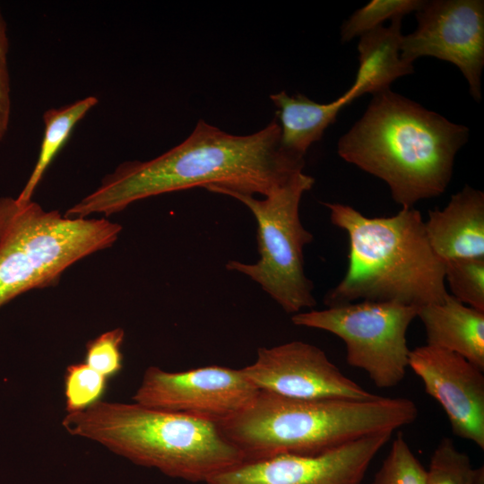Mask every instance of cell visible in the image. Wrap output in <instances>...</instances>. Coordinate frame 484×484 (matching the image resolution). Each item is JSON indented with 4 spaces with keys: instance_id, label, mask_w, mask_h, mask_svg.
I'll use <instances>...</instances> for the list:
<instances>
[{
    "instance_id": "obj_1",
    "label": "cell",
    "mask_w": 484,
    "mask_h": 484,
    "mask_svg": "<svg viewBox=\"0 0 484 484\" xmlns=\"http://www.w3.org/2000/svg\"><path fill=\"white\" fill-rule=\"evenodd\" d=\"M304 166L303 157L282 148L275 117L246 135L229 134L201 119L186 139L161 155L118 165L65 216H108L137 201L194 187L266 196L303 172Z\"/></svg>"
},
{
    "instance_id": "obj_2",
    "label": "cell",
    "mask_w": 484,
    "mask_h": 484,
    "mask_svg": "<svg viewBox=\"0 0 484 484\" xmlns=\"http://www.w3.org/2000/svg\"><path fill=\"white\" fill-rule=\"evenodd\" d=\"M467 126L390 89L373 95L362 117L338 141L345 161L387 184L402 207L442 194Z\"/></svg>"
},
{
    "instance_id": "obj_3",
    "label": "cell",
    "mask_w": 484,
    "mask_h": 484,
    "mask_svg": "<svg viewBox=\"0 0 484 484\" xmlns=\"http://www.w3.org/2000/svg\"><path fill=\"white\" fill-rule=\"evenodd\" d=\"M418 414L408 398L304 400L259 391L245 409L217 425L250 462L323 454L366 436L394 432Z\"/></svg>"
},
{
    "instance_id": "obj_4",
    "label": "cell",
    "mask_w": 484,
    "mask_h": 484,
    "mask_svg": "<svg viewBox=\"0 0 484 484\" xmlns=\"http://www.w3.org/2000/svg\"><path fill=\"white\" fill-rule=\"evenodd\" d=\"M324 204L350 245L347 272L325 295L328 307L359 299L419 307L444 299L445 262L429 245L419 211L402 207L391 217L368 218L346 204Z\"/></svg>"
},
{
    "instance_id": "obj_5",
    "label": "cell",
    "mask_w": 484,
    "mask_h": 484,
    "mask_svg": "<svg viewBox=\"0 0 484 484\" xmlns=\"http://www.w3.org/2000/svg\"><path fill=\"white\" fill-rule=\"evenodd\" d=\"M63 427L114 454L167 476L206 483L244 462L217 423L136 402L99 401L67 413Z\"/></svg>"
},
{
    "instance_id": "obj_6",
    "label": "cell",
    "mask_w": 484,
    "mask_h": 484,
    "mask_svg": "<svg viewBox=\"0 0 484 484\" xmlns=\"http://www.w3.org/2000/svg\"><path fill=\"white\" fill-rule=\"evenodd\" d=\"M121 229L105 219L68 218L32 200L1 197L0 307L56 283L72 264L111 246Z\"/></svg>"
},
{
    "instance_id": "obj_7",
    "label": "cell",
    "mask_w": 484,
    "mask_h": 484,
    "mask_svg": "<svg viewBox=\"0 0 484 484\" xmlns=\"http://www.w3.org/2000/svg\"><path fill=\"white\" fill-rule=\"evenodd\" d=\"M315 184L311 176L300 172L264 199L231 193L227 195L244 203L257 225L260 259L255 264L229 261V271L242 273L258 283L288 314L313 308V282L304 272L303 248L313 235L301 223L300 201Z\"/></svg>"
},
{
    "instance_id": "obj_8",
    "label": "cell",
    "mask_w": 484,
    "mask_h": 484,
    "mask_svg": "<svg viewBox=\"0 0 484 484\" xmlns=\"http://www.w3.org/2000/svg\"><path fill=\"white\" fill-rule=\"evenodd\" d=\"M419 307L397 302L360 301L292 315L295 325L324 330L343 341L346 360L364 370L378 388L404 378L410 350L406 333Z\"/></svg>"
},
{
    "instance_id": "obj_9",
    "label": "cell",
    "mask_w": 484,
    "mask_h": 484,
    "mask_svg": "<svg viewBox=\"0 0 484 484\" xmlns=\"http://www.w3.org/2000/svg\"><path fill=\"white\" fill-rule=\"evenodd\" d=\"M417 29L402 37L401 57L412 64L433 56L454 65L476 101L481 99L484 67V1H425L416 12Z\"/></svg>"
},
{
    "instance_id": "obj_10",
    "label": "cell",
    "mask_w": 484,
    "mask_h": 484,
    "mask_svg": "<svg viewBox=\"0 0 484 484\" xmlns=\"http://www.w3.org/2000/svg\"><path fill=\"white\" fill-rule=\"evenodd\" d=\"M258 392L241 369L213 365L169 372L151 366L144 372L133 400L143 406L219 423L245 409Z\"/></svg>"
},
{
    "instance_id": "obj_11",
    "label": "cell",
    "mask_w": 484,
    "mask_h": 484,
    "mask_svg": "<svg viewBox=\"0 0 484 484\" xmlns=\"http://www.w3.org/2000/svg\"><path fill=\"white\" fill-rule=\"evenodd\" d=\"M245 377L259 391L304 400H369L377 395L346 376L320 348L301 341L257 350Z\"/></svg>"
},
{
    "instance_id": "obj_12",
    "label": "cell",
    "mask_w": 484,
    "mask_h": 484,
    "mask_svg": "<svg viewBox=\"0 0 484 484\" xmlns=\"http://www.w3.org/2000/svg\"><path fill=\"white\" fill-rule=\"evenodd\" d=\"M393 434L378 432L315 455L281 454L243 462L206 484H361Z\"/></svg>"
},
{
    "instance_id": "obj_13",
    "label": "cell",
    "mask_w": 484,
    "mask_h": 484,
    "mask_svg": "<svg viewBox=\"0 0 484 484\" xmlns=\"http://www.w3.org/2000/svg\"><path fill=\"white\" fill-rule=\"evenodd\" d=\"M408 367L440 404L454 435L483 450V370L454 352L427 344L410 350Z\"/></svg>"
},
{
    "instance_id": "obj_14",
    "label": "cell",
    "mask_w": 484,
    "mask_h": 484,
    "mask_svg": "<svg viewBox=\"0 0 484 484\" xmlns=\"http://www.w3.org/2000/svg\"><path fill=\"white\" fill-rule=\"evenodd\" d=\"M425 230L429 245L445 263L484 257V194L466 185L443 209L428 212Z\"/></svg>"
},
{
    "instance_id": "obj_15",
    "label": "cell",
    "mask_w": 484,
    "mask_h": 484,
    "mask_svg": "<svg viewBox=\"0 0 484 484\" xmlns=\"http://www.w3.org/2000/svg\"><path fill=\"white\" fill-rule=\"evenodd\" d=\"M417 317L427 345L454 352L484 371V312L447 293L440 302L419 307Z\"/></svg>"
},
{
    "instance_id": "obj_16",
    "label": "cell",
    "mask_w": 484,
    "mask_h": 484,
    "mask_svg": "<svg viewBox=\"0 0 484 484\" xmlns=\"http://www.w3.org/2000/svg\"><path fill=\"white\" fill-rule=\"evenodd\" d=\"M270 99L277 108L275 118L281 126L282 148L304 158L311 144L335 122L339 112L358 97L350 88L333 101L323 104L300 93L290 96L284 91L270 95Z\"/></svg>"
},
{
    "instance_id": "obj_17",
    "label": "cell",
    "mask_w": 484,
    "mask_h": 484,
    "mask_svg": "<svg viewBox=\"0 0 484 484\" xmlns=\"http://www.w3.org/2000/svg\"><path fill=\"white\" fill-rule=\"evenodd\" d=\"M402 17L363 34L358 45L359 68L351 89L359 98L390 89L396 79L414 72L412 64L401 57Z\"/></svg>"
},
{
    "instance_id": "obj_18",
    "label": "cell",
    "mask_w": 484,
    "mask_h": 484,
    "mask_svg": "<svg viewBox=\"0 0 484 484\" xmlns=\"http://www.w3.org/2000/svg\"><path fill=\"white\" fill-rule=\"evenodd\" d=\"M99 102L95 96H87L61 108H52L43 114L44 134L39 156L24 187L16 198L31 201L53 159L68 139L75 125Z\"/></svg>"
},
{
    "instance_id": "obj_19",
    "label": "cell",
    "mask_w": 484,
    "mask_h": 484,
    "mask_svg": "<svg viewBox=\"0 0 484 484\" xmlns=\"http://www.w3.org/2000/svg\"><path fill=\"white\" fill-rule=\"evenodd\" d=\"M425 0H372L357 10L341 25L342 42H348L358 36L379 27L388 19L403 17L419 11Z\"/></svg>"
},
{
    "instance_id": "obj_20",
    "label": "cell",
    "mask_w": 484,
    "mask_h": 484,
    "mask_svg": "<svg viewBox=\"0 0 484 484\" xmlns=\"http://www.w3.org/2000/svg\"><path fill=\"white\" fill-rule=\"evenodd\" d=\"M445 281L457 300L484 312V257L445 262Z\"/></svg>"
},
{
    "instance_id": "obj_21",
    "label": "cell",
    "mask_w": 484,
    "mask_h": 484,
    "mask_svg": "<svg viewBox=\"0 0 484 484\" xmlns=\"http://www.w3.org/2000/svg\"><path fill=\"white\" fill-rule=\"evenodd\" d=\"M475 469L469 455L444 436L430 457L425 484H473Z\"/></svg>"
},
{
    "instance_id": "obj_22",
    "label": "cell",
    "mask_w": 484,
    "mask_h": 484,
    "mask_svg": "<svg viewBox=\"0 0 484 484\" xmlns=\"http://www.w3.org/2000/svg\"><path fill=\"white\" fill-rule=\"evenodd\" d=\"M64 379L67 413L82 411L101 401L108 385V379L84 362L68 366Z\"/></svg>"
},
{
    "instance_id": "obj_23",
    "label": "cell",
    "mask_w": 484,
    "mask_h": 484,
    "mask_svg": "<svg viewBox=\"0 0 484 484\" xmlns=\"http://www.w3.org/2000/svg\"><path fill=\"white\" fill-rule=\"evenodd\" d=\"M425 480L426 469L398 433L372 484H425Z\"/></svg>"
},
{
    "instance_id": "obj_24",
    "label": "cell",
    "mask_w": 484,
    "mask_h": 484,
    "mask_svg": "<svg viewBox=\"0 0 484 484\" xmlns=\"http://www.w3.org/2000/svg\"><path fill=\"white\" fill-rule=\"evenodd\" d=\"M124 338V330L116 328L90 341L86 345L84 363L107 379L115 376L123 367L121 347Z\"/></svg>"
},
{
    "instance_id": "obj_25",
    "label": "cell",
    "mask_w": 484,
    "mask_h": 484,
    "mask_svg": "<svg viewBox=\"0 0 484 484\" xmlns=\"http://www.w3.org/2000/svg\"><path fill=\"white\" fill-rule=\"evenodd\" d=\"M7 26L0 9V142L7 134L11 118V81L8 68Z\"/></svg>"
},
{
    "instance_id": "obj_26",
    "label": "cell",
    "mask_w": 484,
    "mask_h": 484,
    "mask_svg": "<svg viewBox=\"0 0 484 484\" xmlns=\"http://www.w3.org/2000/svg\"><path fill=\"white\" fill-rule=\"evenodd\" d=\"M473 484H484V466L481 465L475 469Z\"/></svg>"
}]
</instances>
